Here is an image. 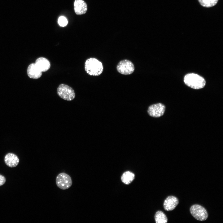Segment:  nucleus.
<instances>
[{
  "instance_id": "obj_1",
  "label": "nucleus",
  "mask_w": 223,
  "mask_h": 223,
  "mask_svg": "<svg viewBox=\"0 0 223 223\" xmlns=\"http://www.w3.org/2000/svg\"><path fill=\"white\" fill-rule=\"evenodd\" d=\"M85 68L86 72L91 76H99L103 71L102 63L95 58H90L86 60Z\"/></svg>"
},
{
  "instance_id": "obj_3",
  "label": "nucleus",
  "mask_w": 223,
  "mask_h": 223,
  "mask_svg": "<svg viewBox=\"0 0 223 223\" xmlns=\"http://www.w3.org/2000/svg\"><path fill=\"white\" fill-rule=\"evenodd\" d=\"M57 93L61 98L68 101H72L75 97L74 90L68 85L63 84L59 86L57 89Z\"/></svg>"
},
{
  "instance_id": "obj_4",
  "label": "nucleus",
  "mask_w": 223,
  "mask_h": 223,
  "mask_svg": "<svg viewBox=\"0 0 223 223\" xmlns=\"http://www.w3.org/2000/svg\"><path fill=\"white\" fill-rule=\"evenodd\" d=\"M190 212L192 215L199 221H205L208 216V214L206 209L199 204H195L192 205L190 208Z\"/></svg>"
},
{
  "instance_id": "obj_17",
  "label": "nucleus",
  "mask_w": 223,
  "mask_h": 223,
  "mask_svg": "<svg viewBox=\"0 0 223 223\" xmlns=\"http://www.w3.org/2000/svg\"><path fill=\"white\" fill-rule=\"evenodd\" d=\"M6 182L5 177L2 175H0V186L3 185Z\"/></svg>"
},
{
  "instance_id": "obj_6",
  "label": "nucleus",
  "mask_w": 223,
  "mask_h": 223,
  "mask_svg": "<svg viewBox=\"0 0 223 223\" xmlns=\"http://www.w3.org/2000/svg\"><path fill=\"white\" fill-rule=\"evenodd\" d=\"M57 186L62 190H66L70 187L72 185V181L71 177L65 173L59 174L56 179Z\"/></svg>"
},
{
  "instance_id": "obj_15",
  "label": "nucleus",
  "mask_w": 223,
  "mask_h": 223,
  "mask_svg": "<svg viewBox=\"0 0 223 223\" xmlns=\"http://www.w3.org/2000/svg\"><path fill=\"white\" fill-rule=\"evenodd\" d=\"M202 6L205 7H210L215 5L218 0H198Z\"/></svg>"
},
{
  "instance_id": "obj_12",
  "label": "nucleus",
  "mask_w": 223,
  "mask_h": 223,
  "mask_svg": "<svg viewBox=\"0 0 223 223\" xmlns=\"http://www.w3.org/2000/svg\"><path fill=\"white\" fill-rule=\"evenodd\" d=\"M4 161L7 165L11 168L16 167L19 161L17 156L12 153L7 154L5 157Z\"/></svg>"
},
{
  "instance_id": "obj_5",
  "label": "nucleus",
  "mask_w": 223,
  "mask_h": 223,
  "mask_svg": "<svg viewBox=\"0 0 223 223\" xmlns=\"http://www.w3.org/2000/svg\"><path fill=\"white\" fill-rule=\"evenodd\" d=\"M116 69L117 71L120 73L128 75L133 72L134 70V67L131 61L127 59H124L119 62L117 66Z\"/></svg>"
},
{
  "instance_id": "obj_14",
  "label": "nucleus",
  "mask_w": 223,
  "mask_h": 223,
  "mask_svg": "<svg viewBox=\"0 0 223 223\" xmlns=\"http://www.w3.org/2000/svg\"><path fill=\"white\" fill-rule=\"evenodd\" d=\"M155 220L156 223H166L168 219L166 215L162 211H157L155 215Z\"/></svg>"
},
{
  "instance_id": "obj_13",
  "label": "nucleus",
  "mask_w": 223,
  "mask_h": 223,
  "mask_svg": "<svg viewBox=\"0 0 223 223\" xmlns=\"http://www.w3.org/2000/svg\"><path fill=\"white\" fill-rule=\"evenodd\" d=\"M135 175L130 171H126L122 175L121 180L123 183L128 185L130 184L134 178Z\"/></svg>"
},
{
  "instance_id": "obj_11",
  "label": "nucleus",
  "mask_w": 223,
  "mask_h": 223,
  "mask_svg": "<svg viewBox=\"0 0 223 223\" xmlns=\"http://www.w3.org/2000/svg\"><path fill=\"white\" fill-rule=\"evenodd\" d=\"M38 68L42 72L48 71L50 68V61L46 58L41 57L37 59L35 63Z\"/></svg>"
},
{
  "instance_id": "obj_2",
  "label": "nucleus",
  "mask_w": 223,
  "mask_h": 223,
  "mask_svg": "<svg viewBox=\"0 0 223 223\" xmlns=\"http://www.w3.org/2000/svg\"><path fill=\"white\" fill-rule=\"evenodd\" d=\"M184 81L187 86L195 89H202L206 84L205 80L203 77L194 73L186 75L184 77Z\"/></svg>"
},
{
  "instance_id": "obj_8",
  "label": "nucleus",
  "mask_w": 223,
  "mask_h": 223,
  "mask_svg": "<svg viewBox=\"0 0 223 223\" xmlns=\"http://www.w3.org/2000/svg\"><path fill=\"white\" fill-rule=\"evenodd\" d=\"M178 203L179 200L177 198L173 196H168L164 201V208L167 211H172L175 209Z\"/></svg>"
},
{
  "instance_id": "obj_7",
  "label": "nucleus",
  "mask_w": 223,
  "mask_h": 223,
  "mask_svg": "<svg viewBox=\"0 0 223 223\" xmlns=\"http://www.w3.org/2000/svg\"><path fill=\"white\" fill-rule=\"evenodd\" d=\"M165 109V106L161 103L154 104L150 106L147 112L151 116L159 117L163 116Z\"/></svg>"
},
{
  "instance_id": "obj_10",
  "label": "nucleus",
  "mask_w": 223,
  "mask_h": 223,
  "mask_svg": "<svg viewBox=\"0 0 223 223\" xmlns=\"http://www.w3.org/2000/svg\"><path fill=\"white\" fill-rule=\"evenodd\" d=\"M27 73L28 76L33 79H37L41 77L42 72L38 68L35 63L30 64L27 68Z\"/></svg>"
},
{
  "instance_id": "obj_9",
  "label": "nucleus",
  "mask_w": 223,
  "mask_h": 223,
  "mask_svg": "<svg viewBox=\"0 0 223 223\" xmlns=\"http://www.w3.org/2000/svg\"><path fill=\"white\" fill-rule=\"evenodd\" d=\"M74 6L75 13L77 15L85 14L87 11V5L83 0H75Z\"/></svg>"
},
{
  "instance_id": "obj_16",
  "label": "nucleus",
  "mask_w": 223,
  "mask_h": 223,
  "mask_svg": "<svg viewBox=\"0 0 223 223\" xmlns=\"http://www.w3.org/2000/svg\"><path fill=\"white\" fill-rule=\"evenodd\" d=\"M58 22L60 26L64 27L67 25L68 22L67 19L65 17L62 16L59 18Z\"/></svg>"
}]
</instances>
